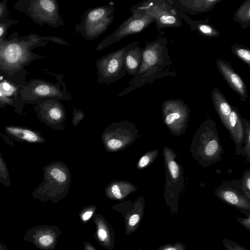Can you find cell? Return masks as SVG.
I'll list each match as a JSON object with an SVG mask.
<instances>
[{
	"instance_id": "6da1fadb",
	"label": "cell",
	"mask_w": 250,
	"mask_h": 250,
	"mask_svg": "<svg viewBox=\"0 0 250 250\" xmlns=\"http://www.w3.org/2000/svg\"><path fill=\"white\" fill-rule=\"evenodd\" d=\"M47 43L38 34L21 36L16 31L0 40V77L17 86L26 84L29 73L25 67L35 61L47 58L33 50L45 47Z\"/></svg>"
},
{
	"instance_id": "7a4b0ae2",
	"label": "cell",
	"mask_w": 250,
	"mask_h": 250,
	"mask_svg": "<svg viewBox=\"0 0 250 250\" xmlns=\"http://www.w3.org/2000/svg\"><path fill=\"white\" fill-rule=\"evenodd\" d=\"M190 152L194 159L203 167L222 160L223 150L213 120L208 119L201 124L193 137Z\"/></svg>"
},
{
	"instance_id": "3957f363",
	"label": "cell",
	"mask_w": 250,
	"mask_h": 250,
	"mask_svg": "<svg viewBox=\"0 0 250 250\" xmlns=\"http://www.w3.org/2000/svg\"><path fill=\"white\" fill-rule=\"evenodd\" d=\"M47 74L54 76L57 80L56 83L40 79H32L26 84L19 87V92L22 103L34 105L39 100L45 98L70 100L71 96L63 81L64 75L56 74L47 69Z\"/></svg>"
},
{
	"instance_id": "277c9868",
	"label": "cell",
	"mask_w": 250,
	"mask_h": 250,
	"mask_svg": "<svg viewBox=\"0 0 250 250\" xmlns=\"http://www.w3.org/2000/svg\"><path fill=\"white\" fill-rule=\"evenodd\" d=\"M14 7L39 26L47 24L53 28L65 26L57 0H18Z\"/></svg>"
},
{
	"instance_id": "5b68a950",
	"label": "cell",
	"mask_w": 250,
	"mask_h": 250,
	"mask_svg": "<svg viewBox=\"0 0 250 250\" xmlns=\"http://www.w3.org/2000/svg\"><path fill=\"white\" fill-rule=\"evenodd\" d=\"M113 4L91 8L82 15L79 23L75 24L77 33L85 40H93L104 33L114 21Z\"/></svg>"
},
{
	"instance_id": "8992f818",
	"label": "cell",
	"mask_w": 250,
	"mask_h": 250,
	"mask_svg": "<svg viewBox=\"0 0 250 250\" xmlns=\"http://www.w3.org/2000/svg\"><path fill=\"white\" fill-rule=\"evenodd\" d=\"M158 41L147 42L143 49L141 65L136 74L118 97L128 94L144 84L151 82L162 61V49Z\"/></svg>"
},
{
	"instance_id": "52a82bcc",
	"label": "cell",
	"mask_w": 250,
	"mask_h": 250,
	"mask_svg": "<svg viewBox=\"0 0 250 250\" xmlns=\"http://www.w3.org/2000/svg\"><path fill=\"white\" fill-rule=\"evenodd\" d=\"M164 155L166 172L164 197L171 215H177L179 196L184 185L183 168L175 160L176 154L166 146L164 147Z\"/></svg>"
},
{
	"instance_id": "ba28073f",
	"label": "cell",
	"mask_w": 250,
	"mask_h": 250,
	"mask_svg": "<svg viewBox=\"0 0 250 250\" xmlns=\"http://www.w3.org/2000/svg\"><path fill=\"white\" fill-rule=\"evenodd\" d=\"M138 42L130 43L126 46L106 54L95 62L97 70V82L99 84L108 85L116 82L126 74L125 68V58L127 52Z\"/></svg>"
},
{
	"instance_id": "9c48e42d",
	"label": "cell",
	"mask_w": 250,
	"mask_h": 250,
	"mask_svg": "<svg viewBox=\"0 0 250 250\" xmlns=\"http://www.w3.org/2000/svg\"><path fill=\"white\" fill-rule=\"evenodd\" d=\"M130 11L132 15L98 44L96 48L97 51H101L126 36L143 31L154 21V18L147 12L135 5L130 8Z\"/></svg>"
},
{
	"instance_id": "30bf717a",
	"label": "cell",
	"mask_w": 250,
	"mask_h": 250,
	"mask_svg": "<svg viewBox=\"0 0 250 250\" xmlns=\"http://www.w3.org/2000/svg\"><path fill=\"white\" fill-rule=\"evenodd\" d=\"M189 112L188 106L181 100H170L163 103L164 122L174 135H181L186 131Z\"/></svg>"
},
{
	"instance_id": "8fae6325",
	"label": "cell",
	"mask_w": 250,
	"mask_h": 250,
	"mask_svg": "<svg viewBox=\"0 0 250 250\" xmlns=\"http://www.w3.org/2000/svg\"><path fill=\"white\" fill-rule=\"evenodd\" d=\"M215 194L225 203L236 208L247 216L250 215V200L244 193L241 180L222 183L216 189Z\"/></svg>"
},
{
	"instance_id": "7c38bea8",
	"label": "cell",
	"mask_w": 250,
	"mask_h": 250,
	"mask_svg": "<svg viewBox=\"0 0 250 250\" xmlns=\"http://www.w3.org/2000/svg\"><path fill=\"white\" fill-rule=\"evenodd\" d=\"M62 231L58 226L42 225L28 229L23 240L32 243L41 250H53Z\"/></svg>"
},
{
	"instance_id": "4fadbf2b",
	"label": "cell",
	"mask_w": 250,
	"mask_h": 250,
	"mask_svg": "<svg viewBox=\"0 0 250 250\" xmlns=\"http://www.w3.org/2000/svg\"><path fill=\"white\" fill-rule=\"evenodd\" d=\"M139 9L143 10L156 21L157 27L161 28L179 26L180 21L174 14L172 9L167 10L166 4L159 3L158 1H143L135 5Z\"/></svg>"
},
{
	"instance_id": "5bb4252c",
	"label": "cell",
	"mask_w": 250,
	"mask_h": 250,
	"mask_svg": "<svg viewBox=\"0 0 250 250\" xmlns=\"http://www.w3.org/2000/svg\"><path fill=\"white\" fill-rule=\"evenodd\" d=\"M113 208L122 214L125 223V233L128 236L134 232L141 224L144 214L145 202L143 198L128 207L121 204L114 206Z\"/></svg>"
},
{
	"instance_id": "9a60e30c",
	"label": "cell",
	"mask_w": 250,
	"mask_h": 250,
	"mask_svg": "<svg viewBox=\"0 0 250 250\" xmlns=\"http://www.w3.org/2000/svg\"><path fill=\"white\" fill-rule=\"evenodd\" d=\"M216 65L229 87L238 94L242 101H246L248 98L246 85L230 63L218 59L216 60Z\"/></svg>"
},
{
	"instance_id": "2e32d148",
	"label": "cell",
	"mask_w": 250,
	"mask_h": 250,
	"mask_svg": "<svg viewBox=\"0 0 250 250\" xmlns=\"http://www.w3.org/2000/svg\"><path fill=\"white\" fill-rule=\"evenodd\" d=\"M59 100L55 98H45L33 105L38 118L47 124L60 120L62 115V106Z\"/></svg>"
},
{
	"instance_id": "e0dca14e",
	"label": "cell",
	"mask_w": 250,
	"mask_h": 250,
	"mask_svg": "<svg viewBox=\"0 0 250 250\" xmlns=\"http://www.w3.org/2000/svg\"><path fill=\"white\" fill-rule=\"evenodd\" d=\"M93 222L96 228L94 236L99 245L106 250H113L115 237L112 226L101 214H95Z\"/></svg>"
},
{
	"instance_id": "ac0fdd59",
	"label": "cell",
	"mask_w": 250,
	"mask_h": 250,
	"mask_svg": "<svg viewBox=\"0 0 250 250\" xmlns=\"http://www.w3.org/2000/svg\"><path fill=\"white\" fill-rule=\"evenodd\" d=\"M5 133L12 140L28 144H38L44 142L40 132L32 128L15 125L4 126Z\"/></svg>"
},
{
	"instance_id": "d6986e66",
	"label": "cell",
	"mask_w": 250,
	"mask_h": 250,
	"mask_svg": "<svg viewBox=\"0 0 250 250\" xmlns=\"http://www.w3.org/2000/svg\"><path fill=\"white\" fill-rule=\"evenodd\" d=\"M211 96L218 116L225 126L231 111L232 106L229 104L220 89L216 87H214L211 92Z\"/></svg>"
},
{
	"instance_id": "ffe728a7",
	"label": "cell",
	"mask_w": 250,
	"mask_h": 250,
	"mask_svg": "<svg viewBox=\"0 0 250 250\" xmlns=\"http://www.w3.org/2000/svg\"><path fill=\"white\" fill-rule=\"evenodd\" d=\"M143 49L136 44L126 53L125 58V68L126 73L134 76L141 65Z\"/></svg>"
},
{
	"instance_id": "44dd1931",
	"label": "cell",
	"mask_w": 250,
	"mask_h": 250,
	"mask_svg": "<svg viewBox=\"0 0 250 250\" xmlns=\"http://www.w3.org/2000/svg\"><path fill=\"white\" fill-rule=\"evenodd\" d=\"M220 0H181L179 2L185 7L191 10V12H204L213 7Z\"/></svg>"
},
{
	"instance_id": "7402d4cb",
	"label": "cell",
	"mask_w": 250,
	"mask_h": 250,
	"mask_svg": "<svg viewBox=\"0 0 250 250\" xmlns=\"http://www.w3.org/2000/svg\"><path fill=\"white\" fill-rule=\"evenodd\" d=\"M234 20L241 24L242 28H247L250 23V0H245L236 11Z\"/></svg>"
},
{
	"instance_id": "603a6c76",
	"label": "cell",
	"mask_w": 250,
	"mask_h": 250,
	"mask_svg": "<svg viewBox=\"0 0 250 250\" xmlns=\"http://www.w3.org/2000/svg\"><path fill=\"white\" fill-rule=\"evenodd\" d=\"M233 53L238 58L243 61L249 67L250 66V50L247 47L235 43L231 46Z\"/></svg>"
},
{
	"instance_id": "cb8c5ba5",
	"label": "cell",
	"mask_w": 250,
	"mask_h": 250,
	"mask_svg": "<svg viewBox=\"0 0 250 250\" xmlns=\"http://www.w3.org/2000/svg\"><path fill=\"white\" fill-rule=\"evenodd\" d=\"M0 184L5 187L11 185V180L10 177L7 166L0 153Z\"/></svg>"
},
{
	"instance_id": "d4e9b609",
	"label": "cell",
	"mask_w": 250,
	"mask_h": 250,
	"mask_svg": "<svg viewBox=\"0 0 250 250\" xmlns=\"http://www.w3.org/2000/svg\"><path fill=\"white\" fill-rule=\"evenodd\" d=\"M196 29L202 35L209 37H217L220 33L212 26L207 23H199L196 26Z\"/></svg>"
},
{
	"instance_id": "484cf974",
	"label": "cell",
	"mask_w": 250,
	"mask_h": 250,
	"mask_svg": "<svg viewBox=\"0 0 250 250\" xmlns=\"http://www.w3.org/2000/svg\"><path fill=\"white\" fill-rule=\"evenodd\" d=\"M19 22L18 20L7 18L0 20V40L6 38L8 30Z\"/></svg>"
},
{
	"instance_id": "4316f807",
	"label": "cell",
	"mask_w": 250,
	"mask_h": 250,
	"mask_svg": "<svg viewBox=\"0 0 250 250\" xmlns=\"http://www.w3.org/2000/svg\"><path fill=\"white\" fill-rule=\"evenodd\" d=\"M96 207L91 206L83 208L79 213V218L82 222L85 224L94 214Z\"/></svg>"
},
{
	"instance_id": "83f0119b",
	"label": "cell",
	"mask_w": 250,
	"mask_h": 250,
	"mask_svg": "<svg viewBox=\"0 0 250 250\" xmlns=\"http://www.w3.org/2000/svg\"><path fill=\"white\" fill-rule=\"evenodd\" d=\"M158 154V151L156 149L142 156L138 163L139 167L140 168H143L146 167L156 159Z\"/></svg>"
},
{
	"instance_id": "f1b7e54d",
	"label": "cell",
	"mask_w": 250,
	"mask_h": 250,
	"mask_svg": "<svg viewBox=\"0 0 250 250\" xmlns=\"http://www.w3.org/2000/svg\"><path fill=\"white\" fill-rule=\"evenodd\" d=\"M47 167L45 169L50 175L59 182H63L66 179L65 174L59 168L53 167Z\"/></svg>"
},
{
	"instance_id": "f546056e",
	"label": "cell",
	"mask_w": 250,
	"mask_h": 250,
	"mask_svg": "<svg viewBox=\"0 0 250 250\" xmlns=\"http://www.w3.org/2000/svg\"><path fill=\"white\" fill-rule=\"evenodd\" d=\"M242 181L243 191L246 197L250 200V171L248 169L243 173Z\"/></svg>"
},
{
	"instance_id": "4dcf8cb0",
	"label": "cell",
	"mask_w": 250,
	"mask_h": 250,
	"mask_svg": "<svg viewBox=\"0 0 250 250\" xmlns=\"http://www.w3.org/2000/svg\"><path fill=\"white\" fill-rule=\"evenodd\" d=\"M226 250H248L243 246L228 238L222 240Z\"/></svg>"
},
{
	"instance_id": "1f68e13d",
	"label": "cell",
	"mask_w": 250,
	"mask_h": 250,
	"mask_svg": "<svg viewBox=\"0 0 250 250\" xmlns=\"http://www.w3.org/2000/svg\"><path fill=\"white\" fill-rule=\"evenodd\" d=\"M157 250H186V246L181 242L167 243L159 246Z\"/></svg>"
},
{
	"instance_id": "d6a6232c",
	"label": "cell",
	"mask_w": 250,
	"mask_h": 250,
	"mask_svg": "<svg viewBox=\"0 0 250 250\" xmlns=\"http://www.w3.org/2000/svg\"><path fill=\"white\" fill-rule=\"evenodd\" d=\"M10 11L8 7V0L0 1V20L9 18Z\"/></svg>"
},
{
	"instance_id": "836d02e7",
	"label": "cell",
	"mask_w": 250,
	"mask_h": 250,
	"mask_svg": "<svg viewBox=\"0 0 250 250\" xmlns=\"http://www.w3.org/2000/svg\"><path fill=\"white\" fill-rule=\"evenodd\" d=\"M42 40L47 42H51L61 45H69V43L61 38L57 36H41Z\"/></svg>"
},
{
	"instance_id": "e575fe53",
	"label": "cell",
	"mask_w": 250,
	"mask_h": 250,
	"mask_svg": "<svg viewBox=\"0 0 250 250\" xmlns=\"http://www.w3.org/2000/svg\"><path fill=\"white\" fill-rule=\"evenodd\" d=\"M236 220L246 229L250 230V215L248 216L247 217H237Z\"/></svg>"
},
{
	"instance_id": "d590c367",
	"label": "cell",
	"mask_w": 250,
	"mask_h": 250,
	"mask_svg": "<svg viewBox=\"0 0 250 250\" xmlns=\"http://www.w3.org/2000/svg\"><path fill=\"white\" fill-rule=\"evenodd\" d=\"M111 191L113 196L116 199L120 200L123 198L120 188L118 185H113L111 188Z\"/></svg>"
},
{
	"instance_id": "8d00e7d4",
	"label": "cell",
	"mask_w": 250,
	"mask_h": 250,
	"mask_svg": "<svg viewBox=\"0 0 250 250\" xmlns=\"http://www.w3.org/2000/svg\"><path fill=\"white\" fill-rule=\"evenodd\" d=\"M108 147L112 149L119 148L122 145V142L116 139H111L107 142Z\"/></svg>"
},
{
	"instance_id": "74e56055",
	"label": "cell",
	"mask_w": 250,
	"mask_h": 250,
	"mask_svg": "<svg viewBox=\"0 0 250 250\" xmlns=\"http://www.w3.org/2000/svg\"><path fill=\"white\" fill-rule=\"evenodd\" d=\"M0 101L5 104L6 106L9 105L14 107V109L16 108V104L14 101L10 99L7 98L3 96L0 92Z\"/></svg>"
},
{
	"instance_id": "f35d334b",
	"label": "cell",
	"mask_w": 250,
	"mask_h": 250,
	"mask_svg": "<svg viewBox=\"0 0 250 250\" xmlns=\"http://www.w3.org/2000/svg\"><path fill=\"white\" fill-rule=\"evenodd\" d=\"M0 137L10 146L13 147L14 146V143L13 142V140L9 136H8L6 134H3L1 132H0Z\"/></svg>"
},
{
	"instance_id": "ab89813d",
	"label": "cell",
	"mask_w": 250,
	"mask_h": 250,
	"mask_svg": "<svg viewBox=\"0 0 250 250\" xmlns=\"http://www.w3.org/2000/svg\"><path fill=\"white\" fill-rule=\"evenodd\" d=\"M83 250H97L92 244L86 241L83 242Z\"/></svg>"
},
{
	"instance_id": "60d3db41",
	"label": "cell",
	"mask_w": 250,
	"mask_h": 250,
	"mask_svg": "<svg viewBox=\"0 0 250 250\" xmlns=\"http://www.w3.org/2000/svg\"><path fill=\"white\" fill-rule=\"evenodd\" d=\"M0 250H9L7 247L0 242Z\"/></svg>"
},
{
	"instance_id": "b9f144b4",
	"label": "cell",
	"mask_w": 250,
	"mask_h": 250,
	"mask_svg": "<svg viewBox=\"0 0 250 250\" xmlns=\"http://www.w3.org/2000/svg\"><path fill=\"white\" fill-rule=\"evenodd\" d=\"M6 105L0 101V108H4Z\"/></svg>"
},
{
	"instance_id": "7bdbcfd3",
	"label": "cell",
	"mask_w": 250,
	"mask_h": 250,
	"mask_svg": "<svg viewBox=\"0 0 250 250\" xmlns=\"http://www.w3.org/2000/svg\"><path fill=\"white\" fill-rule=\"evenodd\" d=\"M137 250H142L141 248H140V249H138Z\"/></svg>"
}]
</instances>
